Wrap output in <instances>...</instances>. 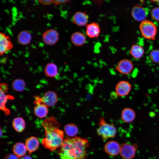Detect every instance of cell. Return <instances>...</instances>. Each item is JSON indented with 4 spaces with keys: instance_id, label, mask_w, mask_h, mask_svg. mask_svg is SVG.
Segmentation results:
<instances>
[{
    "instance_id": "1",
    "label": "cell",
    "mask_w": 159,
    "mask_h": 159,
    "mask_svg": "<svg viewBox=\"0 0 159 159\" xmlns=\"http://www.w3.org/2000/svg\"><path fill=\"white\" fill-rule=\"evenodd\" d=\"M89 145L87 138H67L64 140L58 153L61 159H86V150Z\"/></svg>"
},
{
    "instance_id": "2",
    "label": "cell",
    "mask_w": 159,
    "mask_h": 159,
    "mask_svg": "<svg viewBox=\"0 0 159 159\" xmlns=\"http://www.w3.org/2000/svg\"><path fill=\"white\" fill-rule=\"evenodd\" d=\"M42 125L45 131V138L42 141L43 146L51 151L59 148L64 140V132L59 129V123L51 116L45 119Z\"/></svg>"
},
{
    "instance_id": "3",
    "label": "cell",
    "mask_w": 159,
    "mask_h": 159,
    "mask_svg": "<svg viewBox=\"0 0 159 159\" xmlns=\"http://www.w3.org/2000/svg\"><path fill=\"white\" fill-rule=\"evenodd\" d=\"M97 132L104 140L114 137L117 133V129L112 123H108L105 121L103 117L99 119L97 124Z\"/></svg>"
},
{
    "instance_id": "4",
    "label": "cell",
    "mask_w": 159,
    "mask_h": 159,
    "mask_svg": "<svg viewBox=\"0 0 159 159\" xmlns=\"http://www.w3.org/2000/svg\"><path fill=\"white\" fill-rule=\"evenodd\" d=\"M139 29L143 36L145 38L154 40L157 32L156 26L151 21L145 20L141 22Z\"/></svg>"
},
{
    "instance_id": "5",
    "label": "cell",
    "mask_w": 159,
    "mask_h": 159,
    "mask_svg": "<svg viewBox=\"0 0 159 159\" xmlns=\"http://www.w3.org/2000/svg\"><path fill=\"white\" fill-rule=\"evenodd\" d=\"M35 104L42 103L47 107L54 106L58 101V96L56 93L52 91H48L45 93L42 97H35Z\"/></svg>"
},
{
    "instance_id": "6",
    "label": "cell",
    "mask_w": 159,
    "mask_h": 159,
    "mask_svg": "<svg viewBox=\"0 0 159 159\" xmlns=\"http://www.w3.org/2000/svg\"><path fill=\"white\" fill-rule=\"evenodd\" d=\"M138 147L135 143H123L121 145L120 155L123 159H132L135 157Z\"/></svg>"
},
{
    "instance_id": "7",
    "label": "cell",
    "mask_w": 159,
    "mask_h": 159,
    "mask_svg": "<svg viewBox=\"0 0 159 159\" xmlns=\"http://www.w3.org/2000/svg\"><path fill=\"white\" fill-rule=\"evenodd\" d=\"M43 42L49 46L53 45L56 44L59 39V34L58 31L54 29L47 30L42 34Z\"/></svg>"
},
{
    "instance_id": "8",
    "label": "cell",
    "mask_w": 159,
    "mask_h": 159,
    "mask_svg": "<svg viewBox=\"0 0 159 159\" xmlns=\"http://www.w3.org/2000/svg\"><path fill=\"white\" fill-rule=\"evenodd\" d=\"M13 47V44L9 36L4 33L0 34V54L3 56L7 51L11 50Z\"/></svg>"
},
{
    "instance_id": "9",
    "label": "cell",
    "mask_w": 159,
    "mask_h": 159,
    "mask_svg": "<svg viewBox=\"0 0 159 159\" xmlns=\"http://www.w3.org/2000/svg\"><path fill=\"white\" fill-rule=\"evenodd\" d=\"M148 14V12L146 9L139 4L135 5L132 10V16L138 21H142L145 20Z\"/></svg>"
},
{
    "instance_id": "10",
    "label": "cell",
    "mask_w": 159,
    "mask_h": 159,
    "mask_svg": "<svg viewBox=\"0 0 159 159\" xmlns=\"http://www.w3.org/2000/svg\"><path fill=\"white\" fill-rule=\"evenodd\" d=\"M88 16L85 12L79 11L74 14L72 21L73 23L80 27L87 26L88 21Z\"/></svg>"
},
{
    "instance_id": "11",
    "label": "cell",
    "mask_w": 159,
    "mask_h": 159,
    "mask_svg": "<svg viewBox=\"0 0 159 159\" xmlns=\"http://www.w3.org/2000/svg\"><path fill=\"white\" fill-rule=\"evenodd\" d=\"M133 66L130 60L126 59L120 61L116 68V70L122 74L126 75L130 73L132 70Z\"/></svg>"
},
{
    "instance_id": "12",
    "label": "cell",
    "mask_w": 159,
    "mask_h": 159,
    "mask_svg": "<svg viewBox=\"0 0 159 159\" xmlns=\"http://www.w3.org/2000/svg\"><path fill=\"white\" fill-rule=\"evenodd\" d=\"M132 86L128 81H122L117 85L115 91L117 94L120 97L125 96L128 95L130 92Z\"/></svg>"
},
{
    "instance_id": "13",
    "label": "cell",
    "mask_w": 159,
    "mask_h": 159,
    "mask_svg": "<svg viewBox=\"0 0 159 159\" xmlns=\"http://www.w3.org/2000/svg\"><path fill=\"white\" fill-rule=\"evenodd\" d=\"M120 149L121 146L117 142L114 141L107 142L104 148L105 152L108 155L112 156H116L120 153Z\"/></svg>"
},
{
    "instance_id": "14",
    "label": "cell",
    "mask_w": 159,
    "mask_h": 159,
    "mask_svg": "<svg viewBox=\"0 0 159 159\" xmlns=\"http://www.w3.org/2000/svg\"><path fill=\"white\" fill-rule=\"evenodd\" d=\"M101 32V28L99 24L93 22L88 24L86 28V34L90 38H98Z\"/></svg>"
},
{
    "instance_id": "15",
    "label": "cell",
    "mask_w": 159,
    "mask_h": 159,
    "mask_svg": "<svg viewBox=\"0 0 159 159\" xmlns=\"http://www.w3.org/2000/svg\"><path fill=\"white\" fill-rule=\"evenodd\" d=\"M135 117V112L132 108L126 107L123 109L122 112L121 118L125 122L130 123L133 121Z\"/></svg>"
},
{
    "instance_id": "16",
    "label": "cell",
    "mask_w": 159,
    "mask_h": 159,
    "mask_svg": "<svg viewBox=\"0 0 159 159\" xmlns=\"http://www.w3.org/2000/svg\"><path fill=\"white\" fill-rule=\"evenodd\" d=\"M71 40L72 43L75 46H81L86 42V38L83 33L77 32L73 33L71 35Z\"/></svg>"
},
{
    "instance_id": "17",
    "label": "cell",
    "mask_w": 159,
    "mask_h": 159,
    "mask_svg": "<svg viewBox=\"0 0 159 159\" xmlns=\"http://www.w3.org/2000/svg\"><path fill=\"white\" fill-rule=\"evenodd\" d=\"M17 39L19 44L22 45H27L29 44L31 41L32 35L29 31L24 30L19 33Z\"/></svg>"
},
{
    "instance_id": "18",
    "label": "cell",
    "mask_w": 159,
    "mask_h": 159,
    "mask_svg": "<svg viewBox=\"0 0 159 159\" xmlns=\"http://www.w3.org/2000/svg\"><path fill=\"white\" fill-rule=\"evenodd\" d=\"M25 145L27 150L30 153L37 149L39 145V142L37 138L31 137L26 140Z\"/></svg>"
},
{
    "instance_id": "19",
    "label": "cell",
    "mask_w": 159,
    "mask_h": 159,
    "mask_svg": "<svg viewBox=\"0 0 159 159\" xmlns=\"http://www.w3.org/2000/svg\"><path fill=\"white\" fill-rule=\"evenodd\" d=\"M34 112L37 116L41 118H43L48 114L47 107L42 103L37 104L34 108Z\"/></svg>"
},
{
    "instance_id": "20",
    "label": "cell",
    "mask_w": 159,
    "mask_h": 159,
    "mask_svg": "<svg viewBox=\"0 0 159 159\" xmlns=\"http://www.w3.org/2000/svg\"><path fill=\"white\" fill-rule=\"evenodd\" d=\"M44 72L45 74L47 77H55L58 72L57 66L54 63H48L45 66Z\"/></svg>"
},
{
    "instance_id": "21",
    "label": "cell",
    "mask_w": 159,
    "mask_h": 159,
    "mask_svg": "<svg viewBox=\"0 0 159 159\" xmlns=\"http://www.w3.org/2000/svg\"><path fill=\"white\" fill-rule=\"evenodd\" d=\"M27 148L26 145L22 143H16L14 146L13 151L15 155L18 157H22L26 154Z\"/></svg>"
},
{
    "instance_id": "22",
    "label": "cell",
    "mask_w": 159,
    "mask_h": 159,
    "mask_svg": "<svg viewBox=\"0 0 159 159\" xmlns=\"http://www.w3.org/2000/svg\"><path fill=\"white\" fill-rule=\"evenodd\" d=\"M130 53L134 58L137 59L142 57L144 54V50L142 46L134 44L131 47Z\"/></svg>"
},
{
    "instance_id": "23",
    "label": "cell",
    "mask_w": 159,
    "mask_h": 159,
    "mask_svg": "<svg viewBox=\"0 0 159 159\" xmlns=\"http://www.w3.org/2000/svg\"><path fill=\"white\" fill-rule=\"evenodd\" d=\"M25 122L22 117H18L14 118L13 121L12 125L14 129L18 132H21L25 127Z\"/></svg>"
},
{
    "instance_id": "24",
    "label": "cell",
    "mask_w": 159,
    "mask_h": 159,
    "mask_svg": "<svg viewBox=\"0 0 159 159\" xmlns=\"http://www.w3.org/2000/svg\"><path fill=\"white\" fill-rule=\"evenodd\" d=\"M66 134L70 137H74L77 134L78 129L75 124L70 123L66 125L64 127Z\"/></svg>"
},
{
    "instance_id": "25",
    "label": "cell",
    "mask_w": 159,
    "mask_h": 159,
    "mask_svg": "<svg viewBox=\"0 0 159 159\" xmlns=\"http://www.w3.org/2000/svg\"><path fill=\"white\" fill-rule=\"evenodd\" d=\"M26 85V83L24 80L18 79H15L13 81L12 86L14 91L20 92L24 90Z\"/></svg>"
},
{
    "instance_id": "26",
    "label": "cell",
    "mask_w": 159,
    "mask_h": 159,
    "mask_svg": "<svg viewBox=\"0 0 159 159\" xmlns=\"http://www.w3.org/2000/svg\"><path fill=\"white\" fill-rule=\"evenodd\" d=\"M5 93L0 91V109L3 111L6 114L8 115L9 114V111L7 109L5 106L6 102L8 99L10 98H12V96L9 95H6L4 94Z\"/></svg>"
},
{
    "instance_id": "27",
    "label": "cell",
    "mask_w": 159,
    "mask_h": 159,
    "mask_svg": "<svg viewBox=\"0 0 159 159\" xmlns=\"http://www.w3.org/2000/svg\"><path fill=\"white\" fill-rule=\"evenodd\" d=\"M150 57L151 60L155 63H159V50L155 49L151 52Z\"/></svg>"
},
{
    "instance_id": "28",
    "label": "cell",
    "mask_w": 159,
    "mask_h": 159,
    "mask_svg": "<svg viewBox=\"0 0 159 159\" xmlns=\"http://www.w3.org/2000/svg\"><path fill=\"white\" fill-rule=\"evenodd\" d=\"M151 15L153 19L159 21V7L153 9L151 11Z\"/></svg>"
},
{
    "instance_id": "29",
    "label": "cell",
    "mask_w": 159,
    "mask_h": 159,
    "mask_svg": "<svg viewBox=\"0 0 159 159\" xmlns=\"http://www.w3.org/2000/svg\"><path fill=\"white\" fill-rule=\"evenodd\" d=\"M71 0H54L53 4L55 6H57L62 4H64L68 2Z\"/></svg>"
},
{
    "instance_id": "30",
    "label": "cell",
    "mask_w": 159,
    "mask_h": 159,
    "mask_svg": "<svg viewBox=\"0 0 159 159\" xmlns=\"http://www.w3.org/2000/svg\"><path fill=\"white\" fill-rule=\"evenodd\" d=\"M54 0H39V2L44 5H49L53 3Z\"/></svg>"
},
{
    "instance_id": "31",
    "label": "cell",
    "mask_w": 159,
    "mask_h": 159,
    "mask_svg": "<svg viewBox=\"0 0 159 159\" xmlns=\"http://www.w3.org/2000/svg\"><path fill=\"white\" fill-rule=\"evenodd\" d=\"M4 159H19V157L15 155L9 154L6 155Z\"/></svg>"
},
{
    "instance_id": "32",
    "label": "cell",
    "mask_w": 159,
    "mask_h": 159,
    "mask_svg": "<svg viewBox=\"0 0 159 159\" xmlns=\"http://www.w3.org/2000/svg\"><path fill=\"white\" fill-rule=\"evenodd\" d=\"M7 86L5 83H1L0 85V91L6 93L7 90Z\"/></svg>"
},
{
    "instance_id": "33",
    "label": "cell",
    "mask_w": 159,
    "mask_h": 159,
    "mask_svg": "<svg viewBox=\"0 0 159 159\" xmlns=\"http://www.w3.org/2000/svg\"><path fill=\"white\" fill-rule=\"evenodd\" d=\"M20 159H32V158L28 155H26L22 157Z\"/></svg>"
},
{
    "instance_id": "34",
    "label": "cell",
    "mask_w": 159,
    "mask_h": 159,
    "mask_svg": "<svg viewBox=\"0 0 159 159\" xmlns=\"http://www.w3.org/2000/svg\"><path fill=\"white\" fill-rule=\"evenodd\" d=\"M150 1L153 2L159 3V0H150Z\"/></svg>"
},
{
    "instance_id": "35",
    "label": "cell",
    "mask_w": 159,
    "mask_h": 159,
    "mask_svg": "<svg viewBox=\"0 0 159 159\" xmlns=\"http://www.w3.org/2000/svg\"><path fill=\"white\" fill-rule=\"evenodd\" d=\"M2 130H1V128H0V132H1V133H0V136H1H1L2 135Z\"/></svg>"
}]
</instances>
